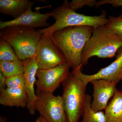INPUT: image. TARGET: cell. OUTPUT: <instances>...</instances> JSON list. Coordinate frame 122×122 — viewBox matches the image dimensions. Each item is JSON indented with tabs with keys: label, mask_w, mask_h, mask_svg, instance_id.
Wrapping results in <instances>:
<instances>
[{
	"label": "cell",
	"mask_w": 122,
	"mask_h": 122,
	"mask_svg": "<svg viewBox=\"0 0 122 122\" xmlns=\"http://www.w3.org/2000/svg\"><path fill=\"white\" fill-rule=\"evenodd\" d=\"M93 30L91 26H70L57 30L51 35L64 55L66 63L73 70L82 66V53Z\"/></svg>",
	"instance_id": "cell-1"
},
{
	"label": "cell",
	"mask_w": 122,
	"mask_h": 122,
	"mask_svg": "<svg viewBox=\"0 0 122 122\" xmlns=\"http://www.w3.org/2000/svg\"><path fill=\"white\" fill-rule=\"evenodd\" d=\"M122 47V38L106 25L94 28L92 35L82 51V64L86 65L93 56L111 58Z\"/></svg>",
	"instance_id": "cell-2"
},
{
	"label": "cell",
	"mask_w": 122,
	"mask_h": 122,
	"mask_svg": "<svg viewBox=\"0 0 122 122\" xmlns=\"http://www.w3.org/2000/svg\"><path fill=\"white\" fill-rule=\"evenodd\" d=\"M69 2L65 0L63 4L51 12L52 17L55 20L54 24L49 27L38 30L42 34H47L51 35L57 30L70 26H89L96 28L106 25L109 21L105 10L102 11L100 15L90 16L77 13L70 8Z\"/></svg>",
	"instance_id": "cell-3"
},
{
	"label": "cell",
	"mask_w": 122,
	"mask_h": 122,
	"mask_svg": "<svg viewBox=\"0 0 122 122\" xmlns=\"http://www.w3.org/2000/svg\"><path fill=\"white\" fill-rule=\"evenodd\" d=\"M42 34L35 29L19 26H9L1 30L0 36L10 44L19 59L34 58Z\"/></svg>",
	"instance_id": "cell-4"
},
{
	"label": "cell",
	"mask_w": 122,
	"mask_h": 122,
	"mask_svg": "<svg viewBox=\"0 0 122 122\" xmlns=\"http://www.w3.org/2000/svg\"><path fill=\"white\" fill-rule=\"evenodd\" d=\"M61 84L62 97L68 122H78L83 114L87 84L72 71Z\"/></svg>",
	"instance_id": "cell-5"
},
{
	"label": "cell",
	"mask_w": 122,
	"mask_h": 122,
	"mask_svg": "<svg viewBox=\"0 0 122 122\" xmlns=\"http://www.w3.org/2000/svg\"><path fill=\"white\" fill-rule=\"evenodd\" d=\"M36 110L48 122H68L62 96L36 91Z\"/></svg>",
	"instance_id": "cell-6"
},
{
	"label": "cell",
	"mask_w": 122,
	"mask_h": 122,
	"mask_svg": "<svg viewBox=\"0 0 122 122\" xmlns=\"http://www.w3.org/2000/svg\"><path fill=\"white\" fill-rule=\"evenodd\" d=\"M38 69H48L66 63L65 58L51 35L42 34L35 57Z\"/></svg>",
	"instance_id": "cell-7"
},
{
	"label": "cell",
	"mask_w": 122,
	"mask_h": 122,
	"mask_svg": "<svg viewBox=\"0 0 122 122\" xmlns=\"http://www.w3.org/2000/svg\"><path fill=\"white\" fill-rule=\"evenodd\" d=\"M70 66L68 63L48 69H38L35 83L37 91L53 93L65 80L69 73Z\"/></svg>",
	"instance_id": "cell-8"
},
{
	"label": "cell",
	"mask_w": 122,
	"mask_h": 122,
	"mask_svg": "<svg viewBox=\"0 0 122 122\" xmlns=\"http://www.w3.org/2000/svg\"><path fill=\"white\" fill-rule=\"evenodd\" d=\"M117 53L116 59L113 62L95 74H84L81 71V68L73 70L72 71L87 84L93 80L102 79L118 82L122 78V47Z\"/></svg>",
	"instance_id": "cell-9"
},
{
	"label": "cell",
	"mask_w": 122,
	"mask_h": 122,
	"mask_svg": "<svg viewBox=\"0 0 122 122\" xmlns=\"http://www.w3.org/2000/svg\"><path fill=\"white\" fill-rule=\"evenodd\" d=\"M30 7L20 16L16 19L7 21H0L1 30L9 26H19L26 28H35L49 27L50 24L47 22L53 12H51L46 14H41L40 11L33 12Z\"/></svg>",
	"instance_id": "cell-10"
},
{
	"label": "cell",
	"mask_w": 122,
	"mask_h": 122,
	"mask_svg": "<svg viewBox=\"0 0 122 122\" xmlns=\"http://www.w3.org/2000/svg\"><path fill=\"white\" fill-rule=\"evenodd\" d=\"M90 82L93 87L92 109L96 112L105 110L109 99L115 93L118 82L102 79L93 80Z\"/></svg>",
	"instance_id": "cell-11"
},
{
	"label": "cell",
	"mask_w": 122,
	"mask_h": 122,
	"mask_svg": "<svg viewBox=\"0 0 122 122\" xmlns=\"http://www.w3.org/2000/svg\"><path fill=\"white\" fill-rule=\"evenodd\" d=\"M23 61L24 70V75L25 82V91L28 97L26 108L31 115L35 114V103L37 96L34 91V84L37 80L36 74L38 69L35 57L28 58Z\"/></svg>",
	"instance_id": "cell-12"
},
{
	"label": "cell",
	"mask_w": 122,
	"mask_h": 122,
	"mask_svg": "<svg viewBox=\"0 0 122 122\" xmlns=\"http://www.w3.org/2000/svg\"><path fill=\"white\" fill-rule=\"evenodd\" d=\"M28 97L25 90L7 87L0 92V104L4 106L24 108L26 107Z\"/></svg>",
	"instance_id": "cell-13"
},
{
	"label": "cell",
	"mask_w": 122,
	"mask_h": 122,
	"mask_svg": "<svg viewBox=\"0 0 122 122\" xmlns=\"http://www.w3.org/2000/svg\"><path fill=\"white\" fill-rule=\"evenodd\" d=\"M35 1L28 0H0V12L17 18L32 7Z\"/></svg>",
	"instance_id": "cell-14"
},
{
	"label": "cell",
	"mask_w": 122,
	"mask_h": 122,
	"mask_svg": "<svg viewBox=\"0 0 122 122\" xmlns=\"http://www.w3.org/2000/svg\"><path fill=\"white\" fill-rule=\"evenodd\" d=\"M105 114L106 122H122V91L117 89Z\"/></svg>",
	"instance_id": "cell-15"
},
{
	"label": "cell",
	"mask_w": 122,
	"mask_h": 122,
	"mask_svg": "<svg viewBox=\"0 0 122 122\" xmlns=\"http://www.w3.org/2000/svg\"><path fill=\"white\" fill-rule=\"evenodd\" d=\"M91 97L86 94L83 108V119L81 122H106L103 111L95 112L92 109Z\"/></svg>",
	"instance_id": "cell-16"
},
{
	"label": "cell",
	"mask_w": 122,
	"mask_h": 122,
	"mask_svg": "<svg viewBox=\"0 0 122 122\" xmlns=\"http://www.w3.org/2000/svg\"><path fill=\"white\" fill-rule=\"evenodd\" d=\"M23 61L20 59L10 61H0V71L5 77L24 74Z\"/></svg>",
	"instance_id": "cell-17"
},
{
	"label": "cell",
	"mask_w": 122,
	"mask_h": 122,
	"mask_svg": "<svg viewBox=\"0 0 122 122\" xmlns=\"http://www.w3.org/2000/svg\"><path fill=\"white\" fill-rule=\"evenodd\" d=\"M19 59L15 51L5 39H0V61H10Z\"/></svg>",
	"instance_id": "cell-18"
},
{
	"label": "cell",
	"mask_w": 122,
	"mask_h": 122,
	"mask_svg": "<svg viewBox=\"0 0 122 122\" xmlns=\"http://www.w3.org/2000/svg\"><path fill=\"white\" fill-rule=\"evenodd\" d=\"M6 84L8 88L20 89L25 91V80L23 74L7 77Z\"/></svg>",
	"instance_id": "cell-19"
},
{
	"label": "cell",
	"mask_w": 122,
	"mask_h": 122,
	"mask_svg": "<svg viewBox=\"0 0 122 122\" xmlns=\"http://www.w3.org/2000/svg\"><path fill=\"white\" fill-rule=\"evenodd\" d=\"M106 26L122 38V14L117 17L109 16Z\"/></svg>",
	"instance_id": "cell-20"
},
{
	"label": "cell",
	"mask_w": 122,
	"mask_h": 122,
	"mask_svg": "<svg viewBox=\"0 0 122 122\" xmlns=\"http://www.w3.org/2000/svg\"><path fill=\"white\" fill-rule=\"evenodd\" d=\"M97 2L95 0H73L69 2V5L70 8L75 11L85 6H96Z\"/></svg>",
	"instance_id": "cell-21"
},
{
	"label": "cell",
	"mask_w": 122,
	"mask_h": 122,
	"mask_svg": "<svg viewBox=\"0 0 122 122\" xmlns=\"http://www.w3.org/2000/svg\"><path fill=\"white\" fill-rule=\"evenodd\" d=\"M105 4H111L114 7H122V0H102L97 1L96 7Z\"/></svg>",
	"instance_id": "cell-22"
},
{
	"label": "cell",
	"mask_w": 122,
	"mask_h": 122,
	"mask_svg": "<svg viewBox=\"0 0 122 122\" xmlns=\"http://www.w3.org/2000/svg\"><path fill=\"white\" fill-rule=\"evenodd\" d=\"M7 77L2 72H0V92L3 91L7 88L6 82Z\"/></svg>",
	"instance_id": "cell-23"
},
{
	"label": "cell",
	"mask_w": 122,
	"mask_h": 122,
	"mask_svg": "<svg viewBox=\"0 0 122 122\" xmlns=\"http://www.w3.org/2000/svg\"><path fill=\"white\" fill-rule=\"evenodd\" d=\"M34 122H48L47 121L41 116H39L37 118L35 121Z\"/></svg>",
	"instance_id": "cell-24"
},
{
	"label": "cell",
	"mask_w": 122,
	"mask_h": 122,
	"mask_svg": "<svg viewBox=\"0 0 122 122\" xmlns=\"http://www.w3.org/2000/svg\"><path fill=\"white\" fill-rule=\"evenodd\" d=\"M7 119L5 117L1 116L0 117V122H7Z\"/></svg>",
	"instance_id": "cell-25"
},
{
	"label": "cell",
	"mask_w": 122,
	"mask_h": 122,
	"mask_svg": "<svg viewBox=\"0 0 122 122\" xmlns=\"http://www.w3.org/2000/svg\"><path fill=\"white\" fill-rule=\"evenodd\" d=\"M121 81H122V80H121Z\"/></svg>",
	"instance_id": "cell-26"
}]
</instances>
